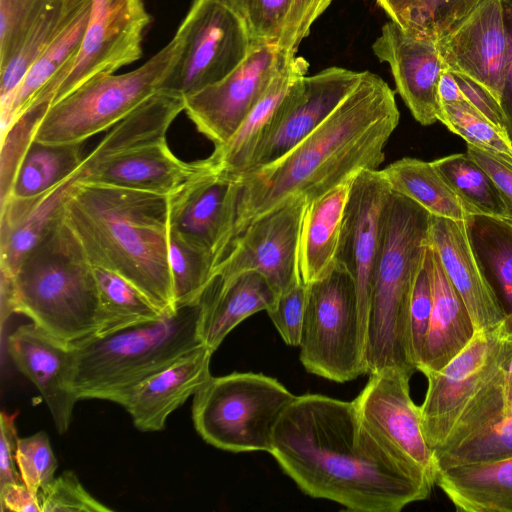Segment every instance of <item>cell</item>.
I'll return each mask as SVG.
<instances>
[{
	"label": "cell",
	"mask_w": 512,
	"mask_h": 512,
	"mask_svg": "<svg viewBox=\"0 0 512 512\" xmlns=\"http://www.w3.org/2000/svg\"><path fill=\"white\" fill-rule=\"evenodd\" d=\"M270 454L304 494L356 512H399L434 486L369 428L353 401L320 394L293 399Z\"/></svg>",
	"instance_id": "1"
},
{
	"label": "cell",
	"mask_w": 512,
	"mask_h": 512,
	"mask_svg": "<svg viewBox=\"0 0 512 512\" xmlns=\"http://www.w3.org/2000/svg\"><path fill=\"white\" fill-rule=\"evenodd\" d=\"M399 118L394 91L381 77L364 71L353 91L311 134L275 162L239 177L231 242L290 198L305 197L309 203L360 171L377 170Z\"/></svg>",
	"instance_id": "2"
},
{
	"label": "cell",
	"mask_w": 512,
	"mask_h": 512,
	"mask_svg": "<svg viewBox=\"0 0 512 512\" xmlns=\"http://www.w3.org/2000/svg\"><path fill=\"white\" fill-rule=\"evenodd\" d=\"M170 197L78 179L62 220L92 266L113 271L163 314L178 309L168 261Z\"/></svg>",
	"instance_id": "3"
},
{
	"label": "cell",
	"mask_w": 512,
	"mask_h": 512,
	"mask_svg": "<svg viewBox=\"0 0 512 512\" xmlns=\"http://www.w3.org/2000/svg\"><path fill=\"white\" fill-rule=\"evenodd\" d=\"M432 214L391 192L382 217L365 322L367 374L388 368L417 371L409 333L413 289L430 246Z\"/></svg>",
	"instance_id": "4"
},
{
	"label": "cell",
	"mask_w": 512,
	"mask_h": 512,
	"mask_svg": "<svg viewBox=\"0 0 512 512\" xmlns=\"http://www.w3.org/2000/svg\"><path fill=\"white\" fill-rule=\"evenodd\" d=\"M512 359V313L474 332L444 367L428 372L419 406L421 427L434 455L452 451L504 417V378Z\"/></svg>",
	"instance_id": "5"
},
{
	"label": "cell",
	"mask_w": 512,
	"mask_h": 512,
	"mask_svg": "<svg viewBox=\"0 0 512 512\" xmlns=\"http://www.w3.org/2000/svg\"><path fill=\"white\" fill-rule=\"evenodd\" d=\"M0 298L2 328L13 313L27 316L66 343L88 338L99 328L93 267L62 216L15 274L1 283Z\"/></svg>",
	"instance_id": "6"
},
{
	"label": "cell",
	"mask_w": 512,
	"mask_h": 512,
	"mask_svg": "<svg viewBox=\"0 0 512 512\" xmlns=\"http://www.w3.org/2000/svg\"><path fill=\"white\" fill-rule=\"evenodd\" d=\"M200 300L173 314L71 343V385L78 400H117L179 357L202 345Z\"/></svg>",
	"instance_id": "7"
},
{
	"label": "cell",
	"mask_w": 512,
	"mask_h": 512,
	"mask_svg": "<svg viewBox=\"0 0 512 512\" xmlns=\"http://www.w3.org/2000/svg\"><path fill=\"white\" fill-rule=\"evenodd\" d=\"M181 49L172 39L138 68L95 77L52 104L39 121L34 141L48 145L82 144L112 128L160 90Z\"/></svg>",
	"instance_id": "8"
},
{
	"label": "cell",
	"mask_w": 512,
	"mask_h": 512,
	"mask_svg": "<svg viewBox=\"0 0 512 512\" xmlns=\"http://www.w3.org/2000/svg\"><path fill=\"white\" fill-rule=\"evenodd\" d=\"M293 395L262 373L213 377L194 394L192 420L208 444L234 453H271L274 428Z\"/></svg>",
	"instance_id": "9"
},
{
	"label": "cell",
	"mask_w": 512,
	"mask_h": 512,
	"mask_svg": "<svg viewBox=\"0 0 512 512\" xmlns=\"http://www.w3.org/2000/svg\"><path fill=\"white\" fill-rule=\"evenodd\" d=\"M307 286L299 343L305 369L340 383L367 374L364 328L351 274L336 261L324 277Z\"/></svg>",
	"instance_id": "10"
},
{
	"label": "cell",
	"mask_w": 512,
	"mask_h": 512,
	"mask_svg": "<svg viewBox=\"0 0 512 512\" xmlns=\"http://www.w3.org/2000/svg\"><path fill=\"white\" fill-rule=\"evenodd\" d=\"M176 34L181 49L160 90L183 98L223 80L253 48L246 16L229 0H192Z\"/></svg>",
	"instance_id": "11"
},
{
	"label": "cell",
	"mask_w": 512,
	"mask_h": 512,
	"mask_svg": "<svg viewBox=\"0 0 512 512\" xmlns=\"http://www.w3.org/2000/svg\"><path fill=\"white\" fill-rule=\"evenodd\" d=\"M305 197H294L252 221L228 246L214 268L213 277L227 278L254 270L279 295L302 282L299 241Z\"/></svg>",
	"instance_id": "12"
},
{
	"label": "cell",
	"mask_w": 512,
	"mask_h": 512,
	"mask_svg": "<svg viewBox=\"0 0 512 512\" xmlns=\"http://www.w3.org/2000/svg\"><path fill=\"white\" fill-rule=\"evenodd\" d=\"M149 23L143 0H92L80 49L53 92L51 105L87 81L139 60Z\"/></svg>",
	"instance_id": "13"
},
{
	"label": "cell",
	"mask_w": 512,
	"mask_h": 512,
	"mask_svg": "<svg viewBox=\"0 0 512 512\" xmlns=\"http://www.w3.org/2000/svg\"><path fill=\"white\" fill-rule=\"evenodd\" d=\"M167 131L107 149H93L81 166L82 181L171 196L213 166L210 158L185 162L170 150Z\"/></svg>",
	"instance_id": "14"
},
{
	"label": "cell",
	"mask_w": 512,
	"mask_h": 512,
	"mask_svg": "<svg viewBox=\"0 0 512 512\" xmlns=\"http://www.w3.org/2000/svg\"><path fill=\"white\" fill-rule=\"evenodd\" d=\"M289 59L274 44L253 45L247 58L227 77L184 98V111L214 147L223 145Z\"/></svg>",
	"instance_id": "15"
},
{
	"label": "cell",
	"mask_w": 512,
	"mask_h": 512,
	"mask_svg": "<svg viewBox=\"0 0 512 512\" xmlns=\"http://www.w3.org/2000/svg\"><path fill=\"white\" fill-rule=\"evenodd\" d=\"M411 376L397 368L372 373L353 402L369 428L436 485L438 466L423 435L419 406L410 396Z\"/></svg>",
	"instance_id": "16"
},
{
	"label": "cell",
	"mask_w": 512,
	"mask_h": 512,
	"mask_svg": "<svg viewBox=\"0 0 512 512\" xmlns=\"http://www.w3.org/2000/svg\"><path fill=\"white\" fill-rule=\"evenodd\" d=\"M362 73L335 66L297 81L243 175L275 162L311 134L353 91Z\"/></svg>",
	"instance_id": "17"
},
{
	"label": "cell",
	"mask_w": 512,
	"mask_h": 512,
	"mask_svg": "<svg viewBox=\"0 0 512 512\" xmlns=\"http://www.w3.org/2000/svg\"><path fill=\"white\" fill-rule=\"evenodd\" d=\"M240 190L239 177L213 164L169 196L170 229L211 253L216 266L232 239Z\"/></svg>",
	"instance_id": "18"
},
{
	"label": "cell",
	"mask_w": 512,
	"mask_h": 512,
	"mask_svg": "<svg viewBox=\"0 0 512 512\" xmlns=\"http://www.w3.org/2000/svg\"><path fill=\"white\" fill-rule=\"evenodd\" d=\"M392 190L381 170H363L352 181L336 261L351 274L364 328L382 217Z\"/></svg>",
	"instance_id": "19"
},
{
	"label": "cell",
	"mask_w": 512,
	"mask_h": 512,
	"mask_svg": "<svg viewBox=\"0 0 512 512\" xmlns=\"http://www.w3.org/2000/svg\"><path fill=\"white\" fill-rule=\"evenodd\" d=\"M436 43L448 69L476 81L499 101L507 57L502 0H481L464 21Z\"/></svg>",
	"instance_id": "20"
},
{
	"label": "cell",
	"mask_w": 512,
	"mask_h": 512,
	"mask_svg": "<svg viewBox=\"0 0 512 512\" xmlns=\"http://www.w3.org/2000/svg\"><path fill=\"white\" fill-rule=\"evenodd\" d=\"M375 56L388 63L396 90L421 125L438 121L437 85L446 65L437 43L418 38L390 20L372 44Z\"/></svg>",
	"instance_id": "21"
},
{
	"label": "cell",
	"mask_w": 512,
	"mask_h": 512,
	"mask_svg": "<svg viewBox=\"0 0 512 512\" xmlns=\"http://www.w3.org/2000/svg\"><path fill=\"white\" fill-rule=\"evenodd\" d=\"M7 352L16 368L40 392L58 433H66L78 401L71 385V343L53 337L32 322L8 336Z\"/></svg>",
	"instance_id": "22"
},
{
	"label": "cell",
	"mask_w": 512,
	"mask_h": 512,
	"mask_svg": "<svg viewBox=\"0 0 512 512\" xmlns=\"http://www.w3.org/2000/svg\"><path fill=\"white\" fill-rule=\"evenodd\" d=\"M214 352L202 344L136 385L117 400L143 432L165 428L169 415L209 380Z\"/></svg>",
	"instance_id": "23"
},
{
	"label": "cell",
	"mask_w": 512,
	"mask_h": 512,
	"mask_svg": "<svg viewBox=\"0 0 512 512\" xmlns=\"http://www.w3.org/2000/svg\"><path fill=\"white\" fill-rule=\"evenodd\" d=\"M430 246L463 300L474 330L492 327L506 312L485 279L468 237L466 221L432 215Z\"/></svg>",
	"instance_id": "24"
},
{
	"label": "cell",
	"mask_w": 512,
	"mask_h": 512,
	"mask_svg": "<svg viewBox=\"0 0 512 512\" xmlns=\"http://www.w3.org/2000/svg\"><path fill=\"white\" fill-rule=\"evenodd\" d=\"M278 294L261 273L249 270L222 278L214 276L200 297L198 336L213 352L249 316L267 311Z\"/></svg>",
	"instance_id": "25"
},
{
	"label": "cell",
	"mask_w": 512,
	"mask_h": 512,
	"mask_svg": "<svg viewBox=\"0 0 512 512\" xmlns=\"http://www.w3.org/2000/svg\"><path fill=\"white\" fill-rule=\"evenodd\" d=\"M81 178L80 169L48 192L31 199L1 203L0 271L14 275L25 258L61 219L67 193Z\"/></svg>",
	"instance_id": "26"
},
{
	"label": "cell",
	"mask_w": 512,
	"mask_h": 512,
	"mask_svg": "<svg viewBox=\"0 0 512 512\" xmlns=\"http://www.w3.org/2000/svg\"><path fill=\"white\" fill-rule=\"evenodd\" d=\"M308 68L309 63L305 58L294 56L277 71L231 138L214 148L209 158L216 168L237 177L248 170L256 150L273 124L280 104L293 85L306 76Z\"/></svg>",
	"instance_id": "27"
},
{
	"label": "cell",
	"mask_w": 512,
	"mask_h": 512,
	"mask_svg": "<svg viewBox=\"0 0 512 512\" xmlns=\"http://www.w3.org/2000/svg\"><path fill=\"white\" fill-rule=\"evenodd\" d=\"M426 263L431 280L432 311L418 367L423 374L444 367L468 344L475 332L463 300L431 246L426 253Z\"/></svg>",
	"instance_id": "28"
},
{
	"label": "cell",
	"mask_w": 512,
	"mask_h": 512,
	"mask_svg": "<svg viewBox=\"0 0 512 512\" xmlns=\"http://www.w3.org/2000/svg\"><path fill=\"white\" fill-rule=\"evenodd\" d=\"M353 177L308 203L300 233L299 269L305 284L324 277L336 264Z\"/></svg>",
	"instance_id": "29"
},
{
	"label": "cell",
	"mask_w": 512,
	"mask_h": 512,
	"mask_svg": "<svg viewBox=\"0 0 512 512\" xmlns=\"http://www.w3.org/2000/svg\"><path fill=\"white\" fill-rule=\"evenodd\" d=\"M436 485L458 511L512 512V457L440 469Z\"/></svg>",
	"instance_id": "30"
},
{
	"label": "cell",
	"mask_w": 512,
	"mask_h": 512,
	"mask_svg": "<svg viewBox=\"0 0 512 512\" xmlns=\"http://www.w3.org/2000/svg\"><path fill=\"white\" fill-rule=\"evenodd\" d=\"M92 0H43L9 61L0 67V111L10 104L24 76Z\"/></svg>",
	"instance_id": "31"
},
{
	"label": "cell",
	"mask_w": 512,
	"mask_h": 512,
	"mask_svg": "<svg viewBox=\"0 0 512 512\" xmlns=\"http://www.w3.org/2000/svg\"><path fill=\"white\" fill-rule=\"evenodd\" d=\"M381 171L392 191L412 199L434 216L466 221L473 215L432 162L404 157Z\"/></svg>",
	"instance_id": "32"
},
{
	"label": "cell",
	"mask_w": 512,
	"mask_h": 512,
	"mask_svg": "<svg viewBox=\"0 0 512 512\" xmlns=\"http://www.w3.org/2000/svg\"><path fill=\"white\" fill-rule=\"evenodd\" d=\"M481 271L506 313H512V224L475 214L466 220Z\"/></svg>",
	"instance_id": "33"
},
{
	"label": "cell",
	"mask_w": 512,
	"mask_h": 512,
	"mask_svg": "<svg viewBox=\"0 0 512 512\" xmlns=\"http://www.w3.org/2000/svg\"><path fill=\"white\" fill-rule=\"evenodd\" d=\"M84 158L82 144L48 145L33 140L19 164L6 199H31L48 192L76 173Z\"/></svg>",
	"instance_id": "34"
},
{
	"label": "cell",
	"mask_w": 512,
	"mask_h": 512,
	"mask_svg": "<svg viewBox=\"0 0 512 512\" xmlns=\"http://www.w3.org/2000/svg\"><path fill=\"white\" fill-rule=\"evenodd\" d=\"M92 267L99 299V328L94 335L155 321L164 315L125 278L108 269Z\"/></svg>",
	"instance_id": "35"
},
{
	"label": "cell",
	"mask_w": 512,
	"mask_h": 512,
	"mask_svg": "<svg viewBox=\"0 0 512 512\" xmlns=\"http://www.w3.org/2000/svg\"><path fill=\"white\" fill-rule=\"evenodd\" d=\"M432 164L473 215L508 220L506 206L492 178L467 153L451 154Z\"/></svg>",
	"instance_id": "36"
},
{
	"label": "cell",
	"mask_w": 512,
	"mask_h": 512,
	"mask_svg": "<svg viewBox=\"0 0 512 512\" xmlns=\"http://www.w3.org/2000/svg\"><path fill=\"white\" fill-rule=\"evenodd\" d=\"M168 261L177 308L199 301L213 278V255L186 242L170 229Z\"/></svg>",
	"instance_id": "37"
},
{
	"label": "cell",
	"mask_w": 512,
	"mask_h": 512,
	"mask_svg": "<svg viewBox=\"0 0 512 512\" xmlns=\"http://www.w3.org/2000/svg\"><path fill=\"white\" fill-rule=\"evenodd\" d=\"M438 121L471 145L512 169V142L467 101L440 106Z\"/></svg>",
	"instance_id": "38"
},
{
	"label": "cell",
	"mask_w": 512,
	"mask_h": 512,
	"mask_svg": "<svg viewBox=\"0 0 512 512\" xmlns=\"http://www.w3.org/2000/svg\"><path fill=\"white\" fill-rule=\"evenodd\" d=\"M481 0H412L399 25L411 35L439 41L452 32Z\"/></svg>",
	"instance_id": "39"
},
{
	"label": "cell",
	"mask_w": 512,
	"mask_h": 512,
	"mask_svg": "<svg viewBox=\"0 0 512 512\" xmlns=\"http://www.w3.org/2000/svg\"><path fill=\"white\" fill-rule=\"evenodd\" d=\"M509 457H512V416L503 417L458 448L435 455L438 472L449 466Z\"/></svg>",
	"instance_id": "40"
},
{
	"label": "cell",
	"mask_w": 512,
	"mask_h": 512,
	"mask_svg": "<svg viewBox=\"0 0 512 512\" xmlns=\"http://www.w3.org/2000/svg\"><path fill=\"white\" fill-rule=\"evenodd\" d=\"M40 512H111L94 498L73 471H64L37 493Z\"/></svg>",
	"instance_id": "41"
},
{
	"label": "cell",
	"mask_w": 512,
	"mask_h": 512,
	"mask_svg": "<svg viewBox=\"0 0 512 512\" xmlns=\"http://www.w3.org/2000/svg\"><path fill=\"white\" fill-rule=\"evenodd\" d=\"M16 464L22 482L35 494L44 484L54 479L57 460L44 431L18 438Z\"/></svg>",
	"instance_id": "42"
},
{
	"label": "cell",
	"mask_w": 512,
	"mask_h": 512,
	"mask_svg": "<svg viewBox=\"0 0 512 512\" xmlns=\"http://www.w3.org/2000/svg\"><path fill=\"white\" fill-rule=\"evenodd\" d=\"M308 286L303 281L277 296L266 312L283 341L299 346L304 321Z\"/></svg>",
	"instance_id": "43"
},
{
	"label": "cell",
	"mask_w": 512,
	"mask_h": 512,
	"mask_svg": "<svg viewBox=\"0 0 512 512\" xmlns=\"http://www.w3.org/2000/svg\"><path fill=\"white\" fill-rule=\"evenodd\" d=\"M331 2L332 0H292L275 44L278 51L287 58L296 56L298 47L308 36L311 26Z\"/></svg>",
	"instance_id": "44"
},
{
	"label": "cell",
	"mask_w": 512,
	"mask_h": 512,
	"mask_svg": "<svg viewBox=\"0 0 512 512\" xmlns=\"http://www.w3.org/2000/svg\"><path fill=\"white\" fill-rule=\"evenodd\" d=\"M43 0H0V67L4 66Z\"/></svg>",
	"instance_id": "45"
},
{
	"label": "cell",
	"mask_w": 512,
	"mask_h": 512,
	"mask_svg": "<svg viewBox=\"0 0 512 512\" xmlns=\"http://www.w3.org/2000/svg\"><path fill=\"white\" fill-rule=\"evenodd\" d=\"M432 311V288L428 266L425 262L416 280L409 308V333L411 352L417 371L429 329Z\"/></svg>",
	"instance_id": "46"
},
{
	"label": "cell",
	"mask_w": 512,
	"mask_h": 512,
	"mask_svg": "<svg viewBox=\"0 0 512 512\" xmlns=\"http://www.w3.org/2000/svg\"><path fill=\"white\" fill-rule=\"evenodd\" d=\"M292 0H250L245 14L253 45L276 44Z\"/></svg>",
	"instance_id": "47"
},
{
	"label": "cell",
	"mask_w": 512,
	"mask_h": 512,
	"mask_svg": "<svg viewBox=\"0 0 512 512\" xmlns=\"http://www.w3.org/2000/svg\"><path fill=\"white\" fill-rule=\"evenodd\" d=\"M453 73L466 101L499 129L506 132L505 117L499 101L476 81L463 74Z\"/></svg>",
	"instance_id": "48"
},
{
	"label": "cell",
	"mask_w": 512,
	"mask_h": 512,
	"mask_svg": "<svg viewBox=\"0 0 512 512\" xmlns=\"http://www.w3.org/2000/svg\"><path fill=\"white\" fill-rule=\"evenodd\" d=\"M17 414V412L8 414L3 411L0 416V486L22 481L16 464Z\"/></svg>",
	"instance_id": "49"
},
{
	"label": "cell",
	"mask_w": 512,
	"mask_h": 512,
	"mask_svg": "<svg viewBox=\"0 0 512 512\" xmlns=\"http://www.w3.org/2000/svg\"><path fill=\"white\" fill-rule=\"evenodd\" d=\"M466 153L492 178L506 206L507 221L512 224V169L471 145H467Z\"/></svg>",
	"instance_id": "50"
},
{
	"label": "cell",
	"mask_w": 512,
	"mask_h": 512,
	"mask_svg": "<svg viewBox=\"0 0 512 512\" xmlns=\"http://www.w3.org/2000/svg\"><path fill=\"white\" fill-rule=\"evenodd\" d=\"M507 33V57L499 103L506 122V133L512 142V0H502Z\"/></svg>",
	"instance_id": "51"
},
{
	"label": "cell",
	"mask_w": 512,
	"mask_h": 512,
	"mask_svg": "<svg viewBox=\"0 0 512 512\" xmlns=\"http://www.w3.org/2000/svg\"><path fill=\"white\" fill-rule=\"evenodd\" d=\"M1 511L40 512L37 494L22 481L0 486Z\"/></svg>",
	"instance_id": "52"
},
{
	"label": "cell",
	"mask_w": 512,
	"mask_h": 512,
	"mask_svg": "<svg viewBox=\"0 0 512 512\" xmlns=\"http://www.w3.org/2000/svg\"><path fill=\"white\" fill-rule=\"evenodd\" d=\"M437 96L441 105L466 102L455 79L454 73L447 67L442 71L437 85Z\"/></svg>",
	"instance_id": "53"
},
{
	"label": "cell",
	"mask_w": 512,
	"mask_h": 512,
	"mask_svg": "<svg viewBox=\"0 0 512 512\" xmlns=\"http://www.w3.org/2000/svg\"><path fill=\"white\" fill-rule=\"evenodd\" d=\"M376 2L389 16L390 20L399 24L412 0H376Z\"/></svg>",
	"instance_id": "54"
},
{
	"label": "cell",
	"mask_w": 512,
	"mask_h": 512,
	"mask_svg": "<svg viewBox=\"0 0 512 512\" xmlns=\"http://www.w3.org/2000/svg\"><path fill=\"white\" fill-rule=\"evenodd\" d=\"M512 416V359L510 360L504 378V417Z\"/></svg>",
	"instance_id": "55"
},
{
	"label": "cell",
	"mask_w": 512,
	"mask_h": 512,
	"mask_svg": "<svg viewBox=\"0 0 512 512\" xmlns=\"http://www.w3.org/2000/svg\"><path fill=\"white\" fill-rule=\"evenodd\" d=\"M229 1L233 5H235L244 15L246 14L250 0H229Z\"/></svg>",
	"instance_id": "56"
}]
</instances>
